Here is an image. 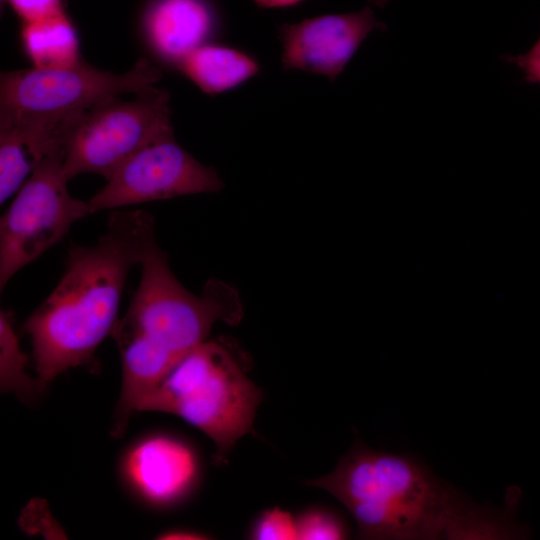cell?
I'll list each match as a JSON object with an SVG mask.
<instances>
[{
    "mask_svg": "<svg viewBox=\"0 0 540 540\" xmlns=\"http://www.w3.org/2000/svg\"><path fill=\"white\" fill-rule=\"evenodd\" d=\"M249 538L255 540L298 539L296 518L278 507L263 511L250 528Z\"/></svg>",
    "mask_w": 540,
    "mask_h": 540,
    "instance_id": "cell-17",
    "label": "cell"
},
{
    "mask_svg": "<svg viewBox=\"0 0 540 540\" xmlns=\"http://www.w3.org/2000/svg\"><path fill=\"white\" fill-rule=\"evenodd\" d=\"M238 346L228 338L204 341L185 356L136 406V411L176 415L206 434L223 464L251 431L262 390L247 376Z\"/></svg>",
    "mask_w": 540,
    "mask_h": 540,
    "instance_id": "cell-5",
    "label": "cell"
},
{
    "mask_svg": "<svg viewBox=\"0 0 540 540\" xmlns=\"http://www.w3.org/2000/svg\"><path fill=\"white\" fill-rule=\"evenodd\" d=\"M184 76L211 96L233 90L256 76L259 60L236 47L206 43L177 66Z\"/></svg>",
    "mask_w": 540,
    "mask_h": 540,
    "instance_id": "cell-12",
    "label": "cell"
},
{
    "mask_svg": "<svg viewBox=\"0 0 540 540\" xmlns=\"http://www.w3.org/2000/svg\"><path fill=\"white\" fill-rule=\"evenodd\" d=\"M127 471L138 490L157 502L178 499L196 478L194 455L182 443L155 437L138 444L129 454Z\"/></svg>",
    "mask_w": 540,
    "mask_h": 540,
    "instance_id": "cell-11",
    "label": "cell"
},
{
    "mask_svg": "<svg viewBox=\"0 0 540 540\" xmlns=\"http://www.w3.org/2000/svg\"><path fill=\"white\" fill-rule=\"evenodd\" d=\"M156 244L152 215L137 209L112 212L94 245L69 248L59 283L23 326L44 387L67 369L91 364L118 320L131 268Z\"/></svg>",
    "mask_w": 540,
    "mask_h": 540,
    "instance_id": "cell-2",
    "label": "cell"
},
{
    "mask_svg": "<svg viewBox=\"0 0 540 540\" xmlns=\"http://www.w3.org/2000/svg\"><path fill=\"white\" fill-rule=\"evenodd\" d=\"M161 539H170V540H192V539H206V535L195 532L192 530H184V529H176V530H170L161 535L159 537Z\"/></svg>",
    "mask_w": 540,
    "mask_h": 540,
    "instance_id": "cell-20",
    "label": "cell"
},
{
    "mask_svg": "<svg viewBox=\"0 0 540 540\" xmlns=\"http://www.w3.org/2000/svg\"><path fill=\"white\" fill-rule=\"evenodd\" d=\"M374 30H386L370 6L345 14H327L278 27L285 70H301L333 82Z\"/></svg>",
    "mask_w": 540,
    "mask_h": 540,
    "instance_id": "cell-9",
    "label": "cell"
},
{
    "mask_svg": "<svg viewBox=\"0 0 540 540\" xmlns=\"http://www.w3.org/2000/svg\"><path fill=\"white\" fill-rule=\"evenodd\" d=\"M370 3H372L375 6H378L380 8L384 7L385 4L388 2V0H369Z\"/></svg>",
    "mask_w": 540,
    "mask_h": 540,
    "instance_id": "cell-22",
    "label": "cell"
},
{
    "mask_svg": "<svg viewBox=\"0 0 540 540\" xmlns=\"http://www.w3.org/2000/svg\"><path fill=\"white\" fill-rule=\"evenodd\" d=\"M24 22H31L63 12L61 0H6Z\"/></svg>",
    "mask_w": 540,
    "mask_h": 540,
    "instance_id": "cell-18",
    "label": "cell"
},
{
    "mask_svg": "<svg viewBox=\"0 0 540 540\" xmlns=\"http://www.w3.org/2000/svg\"><path fill=\"white\" fill-rule=\"evenodd\" d=\"M258 6L264 8H282L294 6L303 0H253Z\"/></svg>",
    "mask_w": 540,
    "mask_h": 540,
    "instance_id": "cell-21",
    "label": "cell"
},
{
    "mask_svg": "<svg viewBox=\"0 0 540 540\" xmlns=\"http://www.w3.org/2000/svg\"><path fill=\"white\" fill-rule=\"evenodd\" d=\"M295 518L298 539L340 540L348 536L347 526L341 517L324 508H309Z\"/></svg>",
    "mask_w": 540,
    "mask_h": 540,
    "instance_id": "cell-16",
    "label": "cell"
},
{
    "mask_svg": "<svg viewBox=\"0 0 540 540\" xmlns=\"http://www.w3.org/2000/svg\"><path fill=\"white\" fill-rule=\"evenodd\" d=\"M170 132L173 128L166 90L155 87L131 101L118 96L104 100L67 127L64 173L69 180L83 173L108 180L142 147Z\"/></svg>",
    "mask_w": 540,
    "mask_h": 540,
    "instance_id": "cell-6",
    "label": "cell"
},
{
    "mask_svg": "<svg viewBox=\"0 0 540 540\" xmlns=\"http://www.w3.org/2000/svg\"><path fill=\"white\" fill-rule=\"evenodd\" d=\"M217 172L201 164L173 132L148 143L126 160L88 201L90 213L222 190Z\"/></svg>",
    "mask_w": 540,
    "mask_h": 540,
    "instance_id": "cell-8",
    "label": "cell"
},
{
    "mask_svg": "<svg viewBox=\"0 0 540 540\" xmlns=\"http://www.w3.org/2000/svg\"><path fill=\"white\" fill-rule=\"evenodd\" d=\"M336 498L362 539L434 540L520 535L511 511L475 503L419 459L356 441L329 474L306 482Z\"/></svg>",
    "mask_w": 540,
    "mask_h": 540,
    "instance_id": "cell-1",
    "label": "cell"
},
{
    "mask_svg": "<svg viewBox=\"0 0 540 540\" xmlns=\"http://www.w3.org/2000/svg\"><path fill=\"white\" fill-rule=\"evenodd\" d=\"M64 155V146L46 155L0 219L1 291L19 270L60 242L75 222L91 214L88 202L67 189Z\"/></svg>",
    "mask_w": 540,
    "mask_h": 540,
    "instance_id": "cell-7",
    "label": "cell"
},
{
    "mask_svg": "<svg viewBox=\"0 0 540 540\" xmlns=\"http://www.w3.org/2000/svg\"><path fill=\"white\" fill-rule=\"evenodd\" d=\"M27 362L28 358L21 350L14 332L11 315L1 310L0 384L3 392H11L23 400H29L44 390L38 378H32L26 373Z\"/></svg>",
    "mask_w": 540,
    "mask_h": 540,
    "instance_id": "cell-14",
    "label": "cell"
},
{
    "mask_svg": "<svg viewBox=\"0 0 540 540\" xmlns=\"http://www.w3.org/2000/svg\"><path fill=\"white\" fill-rule=\"evenodd\" d=\"M219 29L217 13L208 0H156L144 18V31L154 52L176 67Z\"/></svg>",
    "mask_w": 540,
    "mask_h": 540,
    "instance_id": "cell-10",
    "label": "cell"
},
{
    "mask_svg": "<svg viewBox=\"0 0 540 540\" xmlns=\"http://www.w3.org/2000/svg\"><path fill=\"white\" fill-rule=\"evenodd\" d=\"M140 266L139 285L111 332L122 362L114 436L123 434L138 402L206 341L214 324H237L243 315L236 289L221 280L210 279L200 295L188 291L158 244Z\"/></svg>",
    "mask_w": 540,
    "mask_h": 540,
    "instance_id": "cell-3",
    "label": "cell"
},
{
    "mask_svg": "<svg viewBox=\"0 0 540 540\" xmlns=\"http://www.w3.org/2000/svg\"><path fill=\"white\" fill-rule=\"evenodd\" d=\"M33 170L34 166L28 161L22 144L13 135L0 133L1 204L21 188Z\"/></svg>",
    "mask_w": 540,
    "mask_h": 540,
    "instance_id": "cell-15",
    "label": "cell"
},
{
    "mask_svg": "<svg viewBox=\"0 0 540 540\" xmlns=\"http://www.w3.org/2000/svg\"><path fill=\"white\" fill-rule=\"evenodd\" d=\"M159 68L145 58L115 74L82 61L57 69L29 68L0 77V132L14 135L27 155L41 160L64 140L67 127L96 104L123 93L155 88Z\"/></svg>",
    "mask_w": 540,
    "mask_h": 540,
    "instance_id": "cell-4",
    "label": "cell"
},
{
    "mask_svg": "<svg viewBox=\"0 0 540 540\" xmlns=\"http://www.w3.org/2000/svg\"><path fill=\"white\" fill-rule=\"evenodd\" d=\"M502 59L516 66L522 72L525 82L540 85V36L526 53L503 55Z\"/></svg>",
    "mask_w": 540,
    "mask_h": 540,
    "instance_id": "cell-19",
    "label": "cell"
},
{
    "mask_svg": "<svg viewBox=\"0 0 540 540\" xmlns=\"http://www.w3.org/2000/svg\"><path fill=\"white\" fill-rule=\"evenodd\" d=\"M21 40L33 67L57 69L81 62L76 31L64 12L25 22Z\"/></svg>",
    "mask_w": 540,
    "mask_h": 540,
    "instance_id": "cell-13",
    "label": "cell"
}]
</instances>
